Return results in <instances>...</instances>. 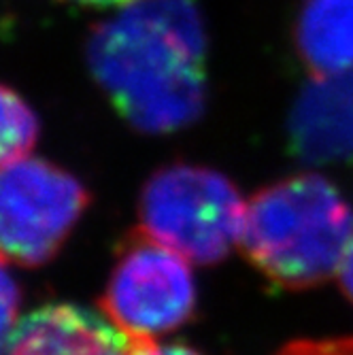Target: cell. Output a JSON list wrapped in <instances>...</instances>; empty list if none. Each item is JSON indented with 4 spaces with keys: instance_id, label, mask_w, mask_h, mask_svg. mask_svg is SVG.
I'll list each match as a JSON object with an SVG mask.
<instances>
[{
    "instance_id": "obj_1",
    "label": "cell",
    "mask_w": 353,
    "mask_h": 355,
    "mask_svg": "<svg viewBox=\"0 0 353 355\" xmlns=\"http://www.w3.org/2000/svg\"><path fill=\"white\" fill-rule=\"evenodd\" d=\"M94 81L145 135L196 123L207 109V30L194 0H137L87 39Z\"/></svg>"
},
{
    "instance_id": "obj_2",
    "label": "cell",
    "mask_w": 353,
    "mask_h": 355,
    "mask_svg": "<svg viewBox=\"0 0 353 355\" xmlns=\"http://www.w3.org/2000/svg\"><path fill=\"white\" fill-rule=\"evenodd\" d=\"M353 241V207L322 175L302 173L262 187L247 205L241 245L268 283L290 292L338 272Z\"/></svg>"
},
{
    "instance_id": "obj_3",
    "label": "cell",
    "mask_w": 353,
    "mask_h": 355,
    "mask_svg": "<svg viewBox=\"0 0 353 355\" xmlns=\"http://www.w3.org/2000/svg\"><path fill=\"white\" fill-rule=\"evenodd\" d=\"M247 207L239 187L213 168L173 164L143 187L141 232L196 264H217L241 243Z\"/></svg>"
},
{
    "instance_id": "obj_4",
    "label": "cell",
    "mask_w": 353,
    "mask_h": 355,
    "mask_svg": "<svg viewBox=\"0 0 353 355\" xmlns=\"http://www.w3.org/2000/svg\"><path fill=\"white\" fill-rule=\"evenodd\" d=\"M196 302L185 257L141 230L121 241L101 306L128 338H155L185 326Z\"/></svg>"
},
{
    "instance_id": "obj_5",
    "label": "cell",
    "mask_w": 353,
    "mask_h": 355,
    "mask_svg": "<svg viewBox=\"0 0 353 355\" xmlns=\"http://www.w3.org/2000/svg\"><path fill=\"white\" fill-rule=\"evenodd\" d=\"M89 205L71 173L39 157L0 171V253L21 266L49 262Z\"/></svg>"
},
{
    "instance_id": "obj_6",
    "label": "cell",
    "mask_w": 353,
    "mask_h": 355,
    "mask_svg": "<svg viewBox=\"0 0 353 355\" xmlns=\"http://www.w3.org/2000/svg\"><path fill=\"white\" fill-rule=\"evenodd\" d=\"M287 132L304 162L353 166V69L311 77L290 113Z\"/></svg>"
},
{
    "instance_id": "obj_7",
    "label": "cell",
    "mask_w": 353,
    "mask_h": 355,
    "mask_svg": "<svg viewBox=\"0 0 353 355\" xmlns=\"http://www.w3.org/2000/svg\"><path fill=\"white\" fill-rule=\"evenodd\" d=\"M128 338L113 321L75 304H45L19 319L0 355H128Z\"/></svg>"
},
{
    "instance_id": "obj_8",
    "label": "cell",
    "mask_w": 353,
    "mask_h": 355,
    "mask_svg": "<svg viewBox=\"0 0 353 355\" xmlns=\"http://www.w3.org/2000/svg\"><path fill=\"white\" fill-rule=\"evenodd\" d=\"M296 49L313 77L353 69V0H307L296 21Z\"/></svg>"
},
{
    "instance_id": "obj_9",
    "label": "cell",
    "mask_w": 353,
    "mask_h": 355,
    "mask_svg": "<svg viewBox=\"0 0 353 355\" xmlns=\"http://www.w3.org/2000/svg\"><path fill=\"white\" fill-rule=\"evenodd\" d=\"M39 119L21 96L0 85V171L24 157L37 143Z\"/></svg>"
},
{
    "instance_id": "obj_10",
    "label": "cell",
    "mask_w": 353,
    "mask_h": 355,
    "mask_svg": "<svg viewBox=\"0 0 353 355\" xmlns=\"http://www.w3.org/2000/svg\"><path fill=\"white\" fill-rule=\"evenodd\" d=\"M5 260L7 257L0 253V345L7 340V336L15 328L19 311V287L9 272Z\"/></svg>"
},
{
    "instance_id": "obj_11",
    "label": "cell",
    "mask_w": 353,
    "mask_h": 355,
    "mask_svg": "<svg viewBox=\"0 0 353 355\" xmlns=\"http://www.w3.org/2000/svg\"><path fill=\"white\" fill-rule=\"evenodd\" d=\"M277 355H353V336L326 340H296L285 345Z\"/></svg>"
},
{
    "instance_id": "obj_12",
    "label": "cell",
    "mask_w": 353,
    "mask_h": 355,
    "mask_svg": "<svg viewBox=\"0 0 353 355\" xmlns=\"http://www.w3.org/2000/svg\"><path fill=\"white\" fill-rule=\"evenodd\" d=\"M128 355H203V353L183 343L157 345L155 338H130Z\"/></svg>"
},
{
    "instance_id": "obj_13",
    "label": "cell",
    "mask_w": 353,
    "mask_h": 355,
    "mask_svg": "<svg viewBox=\"0 0 353 355\" xmlns=\"http://www.w3.org/2000/svg\"><path fill=\"white\" fill-rule=\"evenodd\" d=\"M338 281H341V287L345 296L353 302V241L343 257L341 262V268H338Z\"/></svg>"
},
{
    "instance_id": "obj_14",
    "label": "cell",
    "mask_w": 353,
    "mask_h": 355,
    "mask_svg": "<svg viewBox=\"0 0 353 355\" xmlns=\"http://www.w3.org/2000/svg\"><path fill=\"white\" fill-rule=\"evenodd\" d=\"M62 3H73V5H81V7H115V5H130L137 3V0H62Z\"/></svg>"
}]
</instances>
